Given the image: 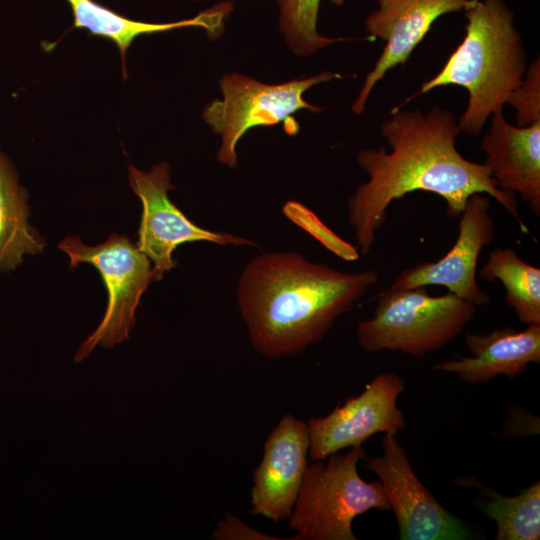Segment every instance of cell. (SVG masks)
I'll list each match as a JSON object with an SVG mask.
<instances>
[{
  "label": "cell",
  "mask_w": 540,
  "mask_h": 540,
  "mask_svg": "<svg viewBox=\"0 0 540 540\" xmlns=\"http://www.w3.org/2000/svg\"><path fill=\"white\" fill-rule=\"evenodd\" d=\"M380 133L391 152L379 147L357 153V164L369 178L347 201L348 221L360 254L370 252L390 204L414 191L443 198L451 218H459L469 196L485 193L528 232L515 193L498 188L486 165L459 153L456 138L460 129L451 110L435 106L423 113L396 107L381 124Z\"/></svg>",
  "instance_id": "1"
},
{
  "label": "cell",
  "mask_w": 540,
  "mask_h": 540,
  "mask_svg": "<svg viewBox=\"0 0 540 540\" xmlns=\"http://www.w3.org/2000/svg\"><path fill=\"white\" fill-rule=\"evenodd\" d=\"M378 281L373 269L343 272L297 252H267L247 263L236 298L253 348L290 357L321 342Z\"/></svg>",
  "instance_id": "2"
},
{
  "label": "cell",
  "mask_w": 540,
  "mask_h": 540,
  "mask_svg": "<svg viewBox=\"0 0 540 540\" xmlns=\"http://www.w3.org/2000/svg\"><path fill=\"white\" fill-rule=\"evenodd\" d=\"M465 36L441 70L413 97L455 85L468 91L460 132L478 136L491 115L503 109L528 68L514 14L504 0H474L464 10Z\"/></svg>",
  "instance_id": "3"
},
{
  "label": "cell",
  "mask_w": 540,
  "mask_h": 540,
  "mask_svg": "<svg viewBox=\"0 0 540 540\" xmlns=\"http://www.w3.org/2000/svg\"><path fill=\"white\" fill-rule=\"evenodd\" d=\"M327 458L307 465L288 518L293 540H356V516L370 509L390 510L381 482H365L358 474L357 464L366 458L362 445Z\"/></svg>",
  "instance_id": "4"
},
{
  "label": "cell",
  "mask_w": 540,
  "mask_h": 540,
  "mask_svg": "<svg viewBox=\"0 0 540 540\" xmlns=\"http://www.w3.org/2000/svg\"><path fill=\"white\" fill-rule=\"evenodd\" d=\"M476 306L448 292L431 296L426 287H388L379 293L374 314L357 324V339L368 353L398 351L423 357L459 336Z\"/></svg>",
  "instance_id": "5"
},
{
  "label": "cell",
  "mask_w": 540,
  "mask_h": 540,
  "mask_svg": "<svg viewBox=\"0 0 540 540\" xmlns=\"http://www.w3.org/2000/svg\"><path fill=\"white\" fill-rule=\"evenodd\" d=\"M341 78L323 71L310 77H299L281 84H265L248 76L231 73L221 77L222 99H214L203 111V119L221 137L217 160L229 168L237 166L236 147L251 128L283 124L286 134L299 131L293 115L299 110L321 112L323 108L308 103L303 95L314 85Z\"/></svg>",
  "instance_id": "6"
},
{
  "label": "cell",
  "mask_w": 540,
  "mask_h": 540,
  "mask_svg": "<svg viewBox=\"0 0 540 540\" xmlns=\"http://www.w3.org/2000/svg\"><path fill=\"white\" fill-rule=\"evenodd\" d=\"M58 248L68 255L71 267L80 263L93 265L108 294L102 321L75 354L74 361L80 362L97 346L112 348L129 339L140 298L154 280V271L151 261L136 244L118 233L110 234L95 246L83 243L79 236H69Z\"/></svg>",
  "instance_id": "7"
},
{
  "label": "cell",
  "mask_w": 540,
  "mask_h": 540,
  "mask_svg": "<svg viewBox=\"0 0 540 540\" xmlns=\"http://www.w3.org/2000/svg\"><path fill=\"white\" fill-rule=\"evenodd\" d=\"M129 184L142 203L136 246L151 261L158 281L176 265L175 249L186 242L207 241L222 246L255 247L252 240L223 231H212L192 222L169 198L174 186L167 162L154 165L149 172L128 167Z\"/></svg>",
  "instance_id": "8"
},
{
  "label": "cell",
  "mask_w": 540,
  "mask_h": 540,
  "mask_svg": "<svg viewBox=\"0 0 540 540\" xmlns=\"http://www.w3.org/2000/svg\"><path fill=\"white\" fill-rule=\"evenodd\" d=\"M383 453L368 461L396 516L401 540H464L471 538L466 524L447 511L421 483L406 450L394 434H385Z\"/></svg>",
  "instance_id": "9"
},
{
  "label": "cell",
  "mask_w": 540,
  "mask_h": 540,
  "mask_svg": "<svg viewBox=\"0 0 540 540\" xmlns=\"http://www.w3.org/2000/svg\"><path fill=\"white\" fill-rule=\"evenodd\" d=\"M404 386L398 374H379L360 395L348 398L326 416L309 419L311 459L325 460L341 449L361 446L376 433L396 435L406 425L397 406Z\"/></svg>",
  "instance_id": "10"
},
{
  "label": "cell",
  "mask_w": 540,
  "mask_h": 540,
  "mask_svg": "<svg viewBox=\"0 0 540 540\" xmlns=\"http://www.w3.org/2000/svg\"><path fill=\"white\" fill-rule=\"evenodd\" d=\"M459 218L458 237L452 248L437 261L404 269L390 287L443 286L475 306L489 303L490 296L480 289L476 280L480 253L492 242L495 233L489 195L469 196Z\"/></svg>",
  "instance_id": "11"
},
{
  "label": "cell",
  "mask_w": 540,
  "mask_h": 540,
  "mask_svg": "<svg viewBox=\"0 0 540 540\" xmlns=\"http://www.w3.org/2000/svg\"><path fill=\"white\" fill-rule=\"evenodd\" d=\"M474 0H377L378 8L365 20L368 39L385 44L373 69L366 75L352 105L359 115L365 110L374 86L386 73L404 65L441 16L467 9Z\"/></svg>",
  "instance_id": "12"
},
{
  "label": "cell",
  "mask_w": 540,
  "mask_h": 540,
  "mask_svg": "<svg viewBox=\"0 0 540 540\" xmlns=\"http://www.w3.org/2000/svg\"><path fill=\"white\" fill-rule=\"evenodd\" d=\"M309 446L307 423L284 415L269 433L253 472L252 514L274 522L289 518L308 465Z\"/></svg>",
  "instance_id": "13"
},
{
  "label": "cell",
  "mask_w": 540,
  "mask_h": 540,
  "mask_svg": "<svg viewBox=\"0 0 540 540\" xmlns=\"http://www.w3.org/2000/svg\"><path fill=\"white\" fill-rule=\"evenodd\" d=\"M480 147L484 165L498 188L519 193L532 213L540 215V123L515 126L503 109L494 112Z\"/></svg>",
  "instance_id": "14"
},
{
  "label": "cell",
  "mask_w": 540,
  "mask_h": 540,
  "mask_svg": "<svg viewBox=\"0 0 540 540\" xmlns=\"http://www.w3.org/2000/svg\"><path fill=\"white\" fill-rule=\"evenodd\" d=\"M471 356L445 360L434 370L455 373L469 384L486 383L504 375L514 378L529 363L540 362V324H529L522 331L497 328L483 334L465 333Z\"/></svg>",
  "instance_id": "15"
},
{
  "label": "cell",
  "mask_w": 540,
  "mask_h": 540,
  "mask_svg": "<svg viewBox=\"0 0 540 540\" xmlns=\"http://www.w3.org/2000/svg\"><path fill=\"white\" fill-rule=\"evenodd\" d=\"M73 13L74 27L112 40L119 48L124 61L125 53L135 38L187 27L204 29L209 38L223 33L225 20L232 11L231 2L216 4L193 18L169 23H147L128 19L103 7L93 0H66Z\"/></svg>",
  "instance_id": "16"
},
{
  "label": "cell",
  "mask_w": 540,
  "mask_h": 540,
  "mask_svg": "<svg viewBox=\"0 0 540 540\" xmlns=\"http://www.w3.org/2000/svg\"><path fill=\"white\" fill-rule=\"evenodd\" d=\"M29 217L28 193L0 147V274L15 270L24 255L43 252L46 241Z\"/></svg>",
  "instance_id": "17"
},
{
  "label": "cell",
  "mask_w": 540,
  "mask_h": 540,
  "mask_svg": "<svg viewBox=\"0 0 540 540\" xmlns=\"http://www.w3.org/2000/svg\"><path fill=\"white\" fill-rule=\"evenodd\" d=\"M480 278L499 280L505 300L517 318L529 325L540 324V269L518 256L510 248L492 250L479 272Z\"/></svg>",
  "instance_id": "18"
},
{
  "label": "cell",
  "mask_w": 540,
  "mask_h": 540,
  "mask_svg": "<svg viewBox=\"0 0 540 540\" xmlns=\"http://www.w3.org/2000/svg\"><path fill=\"white\" fill-rule=\"evenodd\" d=\"M489 500L481 505L497 525V540L540 538V482H534L516 496H502L486 489Z\"/></svg>",
  "instance_id": "19"
},
{
  "label": "cell",
  "mask_w": 540,
  "mask_h": 540,
  "mask_svg": "<svg viewBox=\"0 0 540 540\" xmlns=\"http://www.w3.org/2000/svg\"><path fill=\"white\" fill-rule=\"evenodd\" d=\"M321 0H277L279 26L291 51L307 56L344 38L325 37L317 31V19ZM342 6L346 0H330Z\"/></svg>",
  "instance_id": "20"
},
{
  "label": "cell",
  "mask_w": 540,
  "mask_h": 540,
  "mask_svg": "<svg viewBox=\"0 0 540 540\" xmlns=\"http://www.w3.org/2000/svg\"><path fill=\"white\" fill-rule=\"evenodd\" d=\"M283 213L334 255L348 262L359 259L358 249L337 235L304 204L290 200L283 206Z\"/></svg>",
  "instance_id": "21"
},
{
  "label": "cell",
  "mask_w": 540,
  "mask_h": 540,
  "mask_svg": "<svg viewBox=\"0 0 540 540\" xmlns=\"http://www.w3.org/2000/svg\"><path fill=\"white\" fill-rule=\"evenodd\" d=\"M507 104L516 110L517 126L540 123V60L538 57L528 65L522 83L513 91Z\"/></svg>",
  "instance_id": "22"
},
{
  "label": "cell",
  "mask_w": 540,
  "mask_h": 540,
  "mask_svg": "<svg viewBox=\"0 0 540 540\" xmlns=\"http://www.w3.org/2000/svg\"><path fill=\"white\" fill-rule=\"evenodd\" d=\"M212 538L217 540H279V537H273L256 530L241 519L231 514H226L225 518L218 522Z\"/></svg>",
  "instance_id": "23"
},
{
  "label": "cell",
  "mask_w": 540,
  "mask_h": 540,
  "mask_svg": "<svg viewBox=\"0 0 540 540\" xmlns=\"http://www.w3.org/2000/svg\"><path fill=\"white\" fill-rule=\"evenodd\" d=\"M194 1H201V0H194Z\"/></svg>",
  "instance_id": "24"
}]
</instances>
